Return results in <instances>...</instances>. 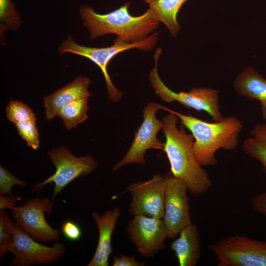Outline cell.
Instances as JSON below:
<instances>
[{"label": "cell", "instance_id": "obj_1", "mask_svg": "<svg viewBox=\"0 0 266 266\" xmlns=\"http://www.w3.org/2000/svg\"><path fill=\"white\" fill-rule=\"evenodd\" d=\"M168 114L163 117L162 130L166 137L163 148L169 161L172 175L183 180L188 191L195 197L205 194L212 182L207 171L197 161L193 151L194 138L181 124L178 128V117L163 106Z\"/></svg>", "mask_w": 266, "mask_h": 266}, {"label": "cell", "instance_id": "obj_2", "mask_svg": "<svg viewBox=\"0 0 266 266\" xmlns=\"http://www.w3.org/2000/svg\"><path fill=\"white\" fill-rule=\"evenodd\" d=\"M131 2L109 13L100 14L88 5H82L79 15L88 29L90 39L115 34L127 43H135L147 37L158 27L159 21L148 8L142 15L133 16L129 12Z\"/></svg>", "mask_w": 266, "mask_h": 266}, {"label": "cell", "instance_id": "obj_3", "mask_svg": "<svg viewBox=\"0 0 266 266\" xmlns=\"http://www.w3.org/2000/svg\"><path fill=\"white\" fill-rule=\"evenodd\" d=\"M180 119L181 123L191 133L194 138L193 151L199 164L202 166H215L217 162L215 153L220 149H235L243 126L235 116L223 118L209 123L190 115L169 109Z\"/></svg>", "mask_w": 266, "mask_h": 266}, {"label": "cell", "instance_id": "obj_4", "mask_svg": "<svg viewBox=\"0 0 266 266\" xmlns=\"http://www.w3.org/2000/svg\"><path fill=\"white\" fill-rule=\"evenodd\" d=\"M158 39V33H154L145 39L135 43H127L117 37L112 45L103 48H94L81 46L76 43L71 36L64 41L58 49L61 54L70 53L89 59L101 69L104 75L108 97L114 102L120 100L123 93L112 83L107 70V66L111 61L120 53L132 48L149 51L155 46Z\"/></svg>", "mask_w": 266, "mask_h": 266}, {"label": "cell", "instance_id": "obj_5", "mask_svg": "<svg viewBox=\"0 0 266 266\" xmlns=\"http://www.w3.org/2000/svg\"><path fill=\"white\" fill-rule=\"evenodd\" d=\"M162 49L158 48L154 55L155 66L149 73V81L156 94L167 103L177 101L189 108L206 112L215 121L223 119L219 106V96L217 90L195 87L189 92L176 93L169 89L162 81L158 72V61Z\"/></svg>", "mask_w": 266, "mask_h": 266}, {"label": "cell", "instance_id": "obj_6", "mask_svg": "<svg viewBox=\"0 0 266 266\" xmlns=\"http://www.w3.org/2000/svg\"><path fill=\"white\" fill-rule=\"evenodd\" d=\"M219 266H266V241L229 236L210 244Z\"/></svg>", "mask_w": 266, "mask_h": 266}, {"label": "cell", "instance_id": "obj_7", "mask_svg": "<svg viewBox=\"0 0 266 266\" xmlns=\"http://www.w3.org/2000/svg\"><path fill=\"white\" fill-rule=\"evenodd\" d=\"M49 158L55 166L56 171L45 180L32 186L33 192L40 191L46 184L54 183V198L70 182L93 172L98 162L90 155L82 157L74 156L65 146L51 149L48 152Z\"/></svg>", "mask_w": 266, "mask_h": 266}, {"label": "cell", "instance_id": "obj_8", "mask_svg": "<svg viewBox=\"0 0 266 266\" xmlns=\"http://www.w3.org/2000/svg\"><path fill=\"white\" fill-rule=\"evenodd\" d=\"M54 202V197H37L28 200L21 206H15L12 210L15 224L36 240L43 242L58 240L60 231L52 228L44 216L46 213H52Z\"/></svg>", "mask_w": 266, "mask_h": 266}, {"label": "cell", "instance_id": "obj_9", "mask_svg": "<svg viewBox=\"0 0 266 266\" xmlns=\"http://www.w3.org/2000/svg\"><path fill=\"white\" fill-rule=\"evenodd\" d=\"M163 108L162 105L153 101L145 105L143 110V121L134 133L131 146L125 156L113 166V171L129 164L144 165L146 163L145 155L148 149H163L164 143L157 137L163 123L156 117L157 112Z\"/></svg>", "mask_w": 266, "mask_h": 266}, {"label": "cell", "instance_id": "obj_10", "mask_svg": "<svg viewBox=\"0 0 266 266\" xmlns=\"http://www.w3.org/2000/svg\"><path fill=\"white\" fill-rule=\"evenodd\" d=\"M167 177L157 174L148 180L130 184L127 188L132 197L129 213L163 219Z\"/></svg>", "mask_w": 266, "mask_h": 266}, {"label": "cell", "instance_id": "obj_11", "mask_svg": "<svg viewBox=\"0 0 266 266\" xmlns=\"http://www.w3.org/2000/svg\"><path fill=\"white\" fill-rule=\"evenodd\" d=\"M14 258L10 266H30L48 264L58 261L66 252L64 243L55 242L52 246L37 243L15 224L13 239L9 248Z\"/></svg>", "mask_w": 266, "mask_h": 266}, {"label": "cell", "instance_id": "obj_12", "mask_svg": "<svg viewBox=\"0 0 266 266\" xmlns=\"http://www.w3.org/2000/svg\"><path fill=\"white\" fill-rule=\"evenodd\" d=\"M187 191L183 180L173 175L168 176L163 219L169 238H175L183 228L192 223Z\"/></svg>", "mask_w": 266, "mask_h": 266}, {"label": "cell", "instance_id": "obj_13", "mask_svg": "<svg viewBox=\"0 0 266 266\" xmlns=\"http://www.w3.org/2000/svg\"><path fill=\"white\" fill-rule=\"evenodd\" d=\"M130 238L142 256L150 258L165 249L167 231L163 219L134 215L127 227Z\"/></svg>", "mask_w": 266, "mask_h": 266}, {"label": "cell", "instance_id": "obj_14", "mask_svg": "<svg viewBox=\"0 0 266 266\" xmlns=\"http://www.w3.org/2000/svg\"><path fill=\"white\" fill-rule=\"evenodd\" d=\"M121 214L118 207L104 212L101 215L97 212L92 215L99 231V241L95 253L87 266H107L110 255L113 253L111 237L118 219Z\"/></svg>", "mask_w": 266, "mask_h": 266}, {"label": "cell", "instance_id": "obj_15", "mask_svg": "<svg viewBox=\"0 0 266 266\" xmlns=\"http://www.w3.org/2000/svg\"><path fill=\"white\" fill-rule=\"evenodd\" d=\"M91 81L86 77L79 76L63 88L43 99L45 109V118L50 120L57 116L60 109L67 103L81 99H89Z\"/></svg>", "mask_w": 266, "mask_h": 266}, {"label": "cell", "instance_id": "obj_16", "mask_svg": "<svg viewBox=\"0 0 266 266\" xmlns=\"http://www.w3.org/2000/svg\"><path fill=\"white\" fill-rule=\"evenodd\" d=\"M180 266H195L200 258V241L196 224H191L183 228L179 236L170 244Z\"/></svg>", "mask_w": 266, "mask_h": 266}, {"label": "cell", "instance_id": "obj_17", "mask_svg": "<svg viewBox=\"0 0 266 266\" xmlns=\"http://www.w3.org/2000/svg\"><path fill=\"white\" fill-rule=\"evenodd\" d=\"M233 86L241 96L260 102L266 101V79L251 66L247 67L237 75Z\"/></svg>", "mask_w": 266, "mask_h": 266}, {"label": "cell", "instance_id": "obj_18", "mask_svg": "<svg viewBox=\"0 0 266 266\" xmlns=\"http://www.w3.org/2000/svg\"><path fill=\"white\" fill-rule=\"evenodd\" d=\"M149 5L155 18L163 23L175 37L180 26L177 15L182 5L188 0H143Z\"/></svg>", "mask_w": 266, "mask_h": 266}, {"label": "cell", "instance_id": "obj_19", "mask_svg": "<svg viewBox=\"0 0 266 266\" xmlns=\"http://www.w3.org/2000/svg\"><path fill=\"white\" fill-rule=\"evenodd\" d=\"M88 99L84 98L71 101L62 107L58 113L67 130L75 128L88 118Z\"/></svg>", "mask_w": 266, "mask_h": 266}, {"label": "cell", "instance_id": "obj_20", "mask_svg": "<svg viewBox=\"0 0 266 266\" xmlns=\"http://www.w3.org/2000/svg\"><path fill=\"white\" fill-rule=\"evenodd\" d=\"M21 24L18 12L12 0H0V44L5 45L4 36L8 30L18 29Z\"/></svg>", "mask_w": 266, "mask_h": 266}, {"label": "cell", "instance_id": "obj_21", "mask_svg": "<svg viewBox=\"0 0 266 266\" xmlns=\"http://www.w3.org/2000/svg\"><path fill=\"white\" fill-rule=\"evenodd\" d=\"M0 258L9 252L15 230V223L10 219L5 209H0Z\"/></svg>", "mask_w": 266, "mask_h": 266}, {"label": "cell", "instance_id": "obj_22", "mask_svg": "<svg viewBox=\"0 0 266 266\" xmlns=\"http://www.w3.org/2000/svg\"><path fill=\"white\" fill-rule=\"evenodd\" d=\"M6 116L8 121L14 124L28 121H36V117L32 109L18 100H11L6 107Z\"/></svg>", "mask_w": 266, "mask_h": 266}, {"label": "cell", "instance_id": "obj_23", "mask_svg": "<svg viewBox=\"0 0 266 266\" xmlns=\"http://www.w3.org/2000/svg\"><path fill=\"white\" fill-rule=\"evenodd\" d=\"M242 148L247 155L260 161L266 171V139L252 136L243 141Z\"/></svg>", "mask_w": 266, "mask_h": 266}, {"label": "cell", "instance_id": "obj_24", "mask_svg": "<svg viewBox=\"0 0 266 266\" xmlns=\"http://www.w3.org/2000/svg\"><path fill=\"white\" fill-rule=\"evenodd\" d=\"M18 134L27 143L28 146L37 150L40 144L39 135L36 121H28L15 124Z\"/></svg>", "mask_w": 266, "mask_h": 266}, {"label": "cell", "instance_id": "obj_25", "mask_svg": "<svg viewBox=\"0 0 266 266\" xmlns=\"http://www.w3.org/2000/svg\"><path fill=\"white\" fill-rule=\"evenodd\" d=\"M18 185L22 187L27 185V183L13 175L7 169L0 166V196H5L11 194L12 188Z\"/></svg>", "mask_w": 266, "mask_h": 266}, {"label": "cell", "instance_id": "obj_26", "mask_svg": "<svg viewBox=\"0 0 266 266\" xmlns=\"http://www.w3.org/2000/svg\"><path fill=\"white\" fill-rule=\"evenodd\" d=\"M62 233L64 236L70 241H77L82 235L80 226L71 221L65 222L62 226Z\"/></svg>", "mask_w": 266, "mask_h": 266}, {"label": "cell", "instance_id": "obj_27", "mask_svg": "<svg viewBox=\"0 0 266 266\" xmlns=\"http://www.w3.org/2000/svg\"><path fill=\"white\" fill-rule=\"evenodd\" d=\"M251 206L255 211L266 217V191L254 197Z\"/></svg>", "mask_w": 266, "mask_h": 266}, {"label": "cell", "instance_id": "obj_28", "mask_svg": "<svg viewBox=\"0 0 266 266\" xmlns=\"http://www.w3.org/2000/svg\"><path fill=\"white\" fill-rule=\"evenodd\" d=\"M120 257L114 256L113 258V266H140L141 265L135 258L134 256H127L120 254Z\"/></svg>", "mask_w": 266, "mask_h": 266}, {"label": "cell", "instance_id": "obj_29", "mask_svg": "<svg viewBox=\"0 0 266 266\" xmlns=\"http://www.w3.org/2000/svg\"><path fill=\"white\" fill-rule=\"evenodd\" d=\"M16 202L17 199L13 195L0 196V209L7 208L12 210Z\"/></svg>", "mask_w": 266, "mask_h": 266}, {"label": "cell", "instance_id": "obj_30", "mask_svg": "<svg viewBox=\"0 0 266 266\" xmlns=\"http://www.w3.org/2000/svg\"><path fill=\"white\" fill-rule=\"evenodd\" d=\"M250 134L253 136L266 139V122L255 125L250 130Z\"/></svg>", "mask_w": 266, "mask_h": 266}, {"label": "cell", "instance_id": "obj_31", "mask_svg": "<svg viewBox=\"0 0 266 266\" xmlns=\"http://www.w3.org/2000/svg\"><path fill=\"white\" fill-rule=\"evenodd\" d=\"M260 108L262 117L266 121V101L260 102Z\"/></svg>", "mask_w": 266, "mask_h": 266}]
</instances>
